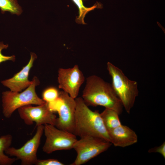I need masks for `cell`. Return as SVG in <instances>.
Returning <instances> with one entry per match:
<instances>
[{
	"mask_svg": "<svg viewBox=\"0 0 165 165\" xmlns=\"http://www.w3.org/2000/svg\"><path fill=\"white\" fill-rule=\"evenodd\" d=\"M82 97L87 105L102 106L116 111L119 115L122 112V104L112 85L98 76L87 78Z\"/></svg>",
	"mask_w": 165,
	"mask_h": 165,
	"instance_id": "obj_1",
	"label": "cell"
},
{
	"mask_svg": "<svg viewBox=\"0 0 165 165\" xmlns=\"http://www.w3.org/2000/svg\"><path fill=\"white\" fill-rule=\"evenodd\" d=\"M76 103L74 133L80 138L92 136L111 142L108 131L98 111L90 109L82 97L75 98Z\"/></svg>",
	"mask_w": 165,
	"mask_h": 165,
	"instance_id": "obj_2",
	"label": "cell"
},
{
	"mask_svg": "<svg viewBox=\"0 0 165 165\" xmlns=\"http://www.w3.org/2000/svg\"><path fill=\"white\" fill-rule=\"evenodd\" d=\"M107 69L112 79V87L127 112L129 114L138 95L137 82L129 79L123 71L110 62Z\"/></svg>",
	"mask_w": 165,
	"mask_h": 165,
	"instance_id": "obj_3",
	"label": "cell"
},
{
	"mask_svg": "<svg viewBox=\"0 0 165 165\" xmlns=\"http://www.w3.org/2000/svg\"><path fill=\"white\" fill-rule=\"evenodd\" d=\"M31 84L22 92L8 91L2 93L3 113L6 118H9L14 112L18 108L28 105H40L46 102L37 95L36 86L39 84V81L34 77Z\"/></svg>",
	"mask_w": 165,
	"mask_h": 165,
	"instance_id": "obj_4",
	"label": "cell"
},
{
	"mask_svg": "<svg viewBox=\"0 0 165 165\" xmlns=\"http://www.w3.org/2000/svg\"><path fill=\"white\" fill-rule=\"evenodd\" d=\"M112 144L105 140L92 136L80 138L73 148L77 153L75 161L71 165H81L106 151Z\"/></svg>",
	"mask_w": 165,
	"mask_h": 165,
	"instance_id": "obj_5",
	"label": "cell"
},
{
	"mask_svg": "<svg viewBox=\"0 0 165 165\" xmlns=\"http://www.w3.org/2000/svg\"><path fill=\"white\" fill-rule=\"evenodd\" d=\"M44 132L46 139L42 150L48 154L58 150L73 148L78 140L74 134L60 129L51 124L45 125Z\"/></svg>",
	"mask_w": 165,
	"mask_h": 165,
	"instance_id": "obj_6",
	"label": "cell"
},
{
	"mask_svg": "<svg viewBox=\"0 0 165 165\" xmlns=\"http://www.w3.org/2000/svg\"><path fill=\"white\" fill-rule=\"evenodd\" d=\"M44 129L43 125L37 126L35 135L23 146L18 149L9 147L5 151V152L10 156H15L17 159L20 160L22 165H35L38 159L37 152L44 132Z\"/></svg>",
	"mask_w": 165,
	"mask_h": 165,
	"instance_id": "obj_7",
	"label": "cell"
},
{
	"mask_svg": "<svg viewBox=\"0 0 165 165\" xmlns=\"http://www.w3.org/2000/svg\"><path fill=\"white\" fill-rule=\"evenodd\" d=\"M60 101L56 111L57 118L55 126L57 128L73 134L76 103L75 99L64 91L59 92Z\"/></svg>",
	"mask_w": 165,
	"mask_h": 165,
	"instance_id": "obj_8",
	"label": "cell"
},
{
	"mask_svg": "<svg viewBox=\"0 0 165 165\" xmlns=\"http://www.w3.org/2000/svg\"><path fill=\"white\" fill-rule=\"evenodd\" d=\"M18 111L20 118L27 125L35 122L37 126L46 124L55 126L56 116L50 109L47 103L36 106L25 105L18 108Z\"/></svg>",
	"mask_w": 165,
	"mask_h": 165,
	"instance_id": "obj_9",
	"label": "cell"
},
{
	"mask_svg": "<svg viewBox=\"0 0 165 165\" xmlns=\"http://www.w3.org/2000/svg\"><path fill=\"white\" fill-rule=\"evenodd\" d=\"M59 88L75 99L85 81L84 75L78 65L68 68H60L58 70Z\"/></svg>",
	"mask_w": 165,
	"mask_h": 165,
	"instance_id": "obj_10",
	"label": "cell"
},
{
	"mask_svg": "<svg viewBox=\"0 0 165 165\" xmlns=\"http://www.w3.org/2000/svg\"><path fill=\"white\" fill-rule=\"evenodd\" d=\"M30 58L28 64L19 72L15 74L12 78L2 81L1 82L5 86L9 88L10 91L19 92L28 87L32 81L28 79L29 71L33 66L35 60L37 57L34 53H30Z\"/></svg>",
	"mask_w": 165,
	"mask_h": 165,
	"instance_id": "obj_11",
	"label": "cell"
},
{
	"mask_svg": "<svg viewBox=\"0 0 165 165\" xmlns=\"http://www.w3.org/2000/svg\"><path fill=\"white\" fill-rule=\"evenodd\" d=\"M111 143L116 147H125L136 143L138 136L128 127L121 124L108 130Z\"/></svg>",
	"mask_w": 165,
	"mask_h": 165,
	"instance_id": "obj_12",
	"label": "cell"
},
{
	"mask_svg": "<svg viewBox=\"0 0 165 165\" xmlns=\"http://www.w3.org/2000/svg\"><path fill=\"white\" fill-rule=\"evenodd\" d=\"M100 115L107 130L115 128L122 124L119 118V115L114 110L105 108L100 113Z\"/></svg>",
	"mask_w": 165,
	"mask_h": 165,
	"instance_id": "obj_13",
	"label": "cell"
},
{
	"mask_svg": "<svg viewBox=\"0 0 165 165\" xmlns=\"http://www.w3.org/2000/svg\"><path fill=\"white\" fill-rule=\"evenodd\" d=\"M12 140V137L10 134H7L0 137V165H10L17 159L16 158H11L4 153L5 151L10 146Z\"/></svg>",
	"mask_w": 165,
	"mask_h": 165,
	"instance_id": "obj_14",
	"label": "cell"
},
{
	"mask_svg": "<svg viewBox=\"0 0 165 165\" xmlns=\"http://www.w3.org/2000/svg\"><path fill=\"white\" fill-rule=\"evenodd\" d=\"M76 5L79 9V16L75 19L76 22L79 24H86L84 18L86 14L89 12L94 10L95 8L102 9V5L97 2L93 6L90 7H86L83 5L82 0H72Z\"/></svg>",
	"mask_w": 165,
	"mask_h": 165,
	"instance_id": "obj_15",
	"label": "cell"
},
{
	"mask_svg": "<svg viewBox=\"0 0 165 165\" xmlns=\"http://www.w3.org/2000/svg\"><path fill=\"white\" fill-rule=\"evenodd\" d=\"M0 9L2 14L8 12L17 16L21 14L23 12L17 0H0Z\"/></svg>",
	"mask_w": 165,
	"mask_h": 165,
	"instance_id": "obj_16",
	"label": "cell"
},
{
	"mask_svg": "<svg viewBox=\"0 0 165 165\" xmlns=\"http://www.w3.org/2000/svg\"><path fill=\"white\" fill-rule=\"evenodd\" d=\"M59 92L57 89L54 87L48 88L43 91L42 94V99L47 103L53 102L58 98Z\"/></svg>",
	"mask_w": 165,
	"mask_h": 165,
	"instance_id": "obj_17",
	"label": "cell"
},
{
	"mask_svg": "<svg viewBox=\"0 0 165 165\" xmlns=\"http://www.w3.org/2000/svg\"><path fill=\"white\" fill-rule=\"evenodd\" d=\"M8 46V44H5L3 42H0V64L7 61L9 60L14 61L15 60V56L14 55L6 56L2 54V50L7 49Z\"/></svg>",
	"mask_w": 165,
	"mask_h": 165,
	"instance_id": "obj_18",
	"label": "cell"
},
{
	"mask_svg": "<svg viewBox=\"0 0 165 165\" xmlns=\"http://www.w3.org/2000/svg\"><path fill=\"white\" fill-rule=\"evenodd\" d=\"M35 165H64L63 163L58 160L54 159L46 160L38 159Z\"/></svg>",
	"mask_w": 165,
	"mask_h": 165,
	"instance_id": "obj_19",
	"label": "cell"
},
{
	"mask_svg": "<svg viewBox=\"0 0 165 165\" xmlns=\"http://www.w3.org/2000/svg\"><path fill=\"white\" fill-rule=\"evenodd\" d=\"M149 153H158L165 158V142H163L160 145L155 147L149 149L148 151Z\"/></svg>",
	"mask_w": 165,
	"mask_h": 165,
	"instance_id": "obj_20",
	"label": "cell"
}]
</instances>
